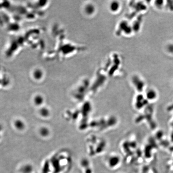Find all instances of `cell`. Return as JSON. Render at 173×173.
<instances>
[{"label":"cell","mask_w":173,"mask_h":173,"mask_svg":"<svg viewBox=\"0 0 173 173\" xmlns=\"http://www.w3.org/2000/svg\"><path fill=\"white\" fill-rule=\"evenodd\" d=\"M157 94L154 90H149L146 94V97L148 100H153L157 97Z\"/></svg>","instance_id":"obj_2"},{"label":"cell","mask_w":173,"mask_h":173,"mask_svg":"<svg viewBox=\"0 0 173 173\" xmlns=\"http://www.w3.org/2000/svg\"><path fill=\"white\" fill-rule=\"evenodd\" d=\"M93 170L90 167H88L85 169V173H92Z\"/></svg>","instance_id":"obj_7"},{"label":"cell","mask_w":173,"mask_h":173,"mask_svg":"<svg viewBox=\"0 0 173 173\" xmlns=\"http://www.w3.org/2000/svg\"><path fill=\"white\" fill-rule=\"evenodd\" d=\"M167 50L170 54H173V44H169L167 45Z\"/></svg>","instance_id":"obj_5"},{"label":"cell","mask_w":173,"mask_h":173,"mask_svg":"<svg viewBox=\"0 0 173 173\" xmlns=\"http://www.w3.org/2000/svg\"><path fill=\"white\" fill-rule=\"evenodd\" d=\"M119 5L117 2H114L112 3L111 5L110 9L112 11L115 12L117 11V9H119Z\"/></svg>","instance_id":"obj_3"},{"label":"cell","mask_w":173,"mask_h":173,"mask_svg":"<svg viewBox=\"0 0 173 173\" xmlns=\"http://www.w3.org/2000/svg\"><path fill=\"white\" fill-rule=\"evenodd\" d=\"M120 162V160L119 156L116 155L112 156L108 158V166L111 168H114L119 164Z\"/></svg>","instance_id":"obj_1"},{"label":"cell","mask_w":173,"mask_h":173,"mask_svg":"<svg viewBox=\"0 0 173 173\" xmlns=\"http://www.w3.org/2000/svg\"><path fill=\"white\" fill-rule=\"evenodd\" d=\"M81 164L82 167H85V169L89 167V162L88 160L86 159H84L82 160L81 162Z\"/></svg>","instance_id":"obj_4"},{"label":"cell","mask_w":173,"mask_h":173,"mask_svg":"<svg viewBox=\"0 0 173 173\" xmlns=\"http://www.w3.org/2000/svg\"><path fill=\"white\" fill-rule=\"evenodd\" d=\"M163 1H160V0L156 1V3H155V5L158 9H161L163 7L162 6L163 5Z\"/></svg>","instance_id":"obj_6"}]
</instances>
